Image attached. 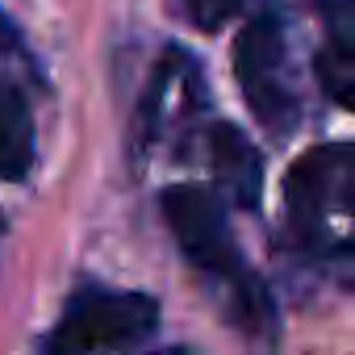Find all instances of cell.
<instances>
[{
	"instance_id": "cell-1",
	"label": "cell",
	"mask_w": 355,
	"mask_h": 355,
	"mask_svg": "<svg viewBox=\"0 0 355 355\" xmlns=\"http://www.w3.org/2000/svg\"><path fill=\"white\" fill-rule=\"evenodd\" d=\"M159 205H163V222L171 226L184 259L209 284L222 318L247 343H255L263 351L276 347V334H280L276 301H272L268 284L259 280V272L247 263L243 247L234 243L222 197L201 184H171V189H163Z\"/></svg>"
},
{
	"instance_id": "cell-2",
	"label": "cell",
	"mask_w": 355,
	"mask_h": 355,
	"mask_svg": "<svg viewBox=\"0 0 355 355\" xmlns=\"http://www.w3.org/2000/svg\"><path fill=\"white\" fill-rule=\"evenodd\" d=\"M284 247L313 268L355 263V142H318L284 175Z\"/></svg>"
},
{
	"instance_id": "cell-3",
	"label": "cell",
	"mask_w": 355,
	"mask_h": 355,
	"mask_svg": "<svg viewBox=\"0 0 355 355\" xmlns=\"http://www.w3.org/2000/svg\"><path fill=\"white\" fill-rule=\"evenodd\" d=\"M234 76H239L251 117L276 142L293 138L301 125V113H305V96H301V71H297L293 38H288V21L276 9L255 13L239 30Z\"/></svg>"
},
{
	"instance_id": "cell-4",
	"label": "cell",
	"mask_w": 355,
	"mask_h": 355,
	"mask_svg": "<svg viewBox=\"0 0 355 355\" xmlns=\"http://www.w3.org/2000/svg\"><path fill=\"white\" fill-rule=\"evenodd\" d=\"M159 326V305L146 293L88 284L71 293L63 318L51 326L42 351L46 355H105L150 338Z\"/></svg>"
},
{
	"instance_id": "cell-5",
	"label": "cell",
	"mask_w": 355,
	"mask_h": 355,
	"mask_svg": "<svg viewBox=\"0 0 355 355\" xmlns=\"http://www.w3.org/2000/svg\"><path fill=\"white\" fill-rule=\"evenodd\" d=\"M201 109H205L201 63L184 46H167L150 84H146V92H142V105H138V130H134L138 155L159 146L167 134H175L184 121H193Z\"/></svg>"
},
{
	"instance_id": "cell-6",
	"label": "cell",
	"mask_w": 355,
	"mask_h": 355,
	"mask_svg": "<svg viewBox=\"0 0 355 355\" xmlns=\"http://www.w3.org/2000/svg\"><path fill=\"white\" fill-rule=\"evenodd\" d=\"M205 155L214 167V180L230 197V205H239V209L263 205V155L239 125L214 121L205 134Z\"/></svg>"
},
{
	"instance_id": "cell-7",
	"label": "cell",
	"mask_w": 355,
	"mask_h": 355,
	"mask_svg": "<svg viewBox=\"0 0 355 355\" xmlns=\"http://www.w3.org/2000/svg\"><path fill=\"white\" fill-rule=\"evenodd\" d=\"M34 167V117L17 84L0 76V180H26Z\"/></svg>"
},
{
	"instance_id": "cell-8",
	"label": "cell",
	"mask_w": 355,
	"mask_h": 355,
	"mask_svg": "<svg viewBox=\"0 0 355 355\" xmlns=\"http://www.w3.org/2000/svg\"><path fill=\"white\" fill-rule=\"evenodd\" d=\"M313 71H318V84L326 88V96L355 113V38L351 34H334L318 51Z\"/></svg>"
},
{
	"instance_id": "cell-9",
	"label": "cell",
	"mask_w": 355,
	"mask_h": 355,
	"mask_svg": "<svg viewBox=\"0 0 355 355\" xmlns=\"http://www.w3.org/2000/svg\"><path fill=\"white\" fill-rule=\"evenodd\" d=\"M180 5H184V17L197 30H222L243 13L247 0H180Z\"/></svg>"
},
{
	"instance_id": "cell-10",
	"label": "cell",
	"mask_w": 355,
	"mask_h": 355,
	"mask_svg": "<svg viewBox=\"0 0 355 355\" xmlns=\"http://www.w3.org/2000/svg\"><path fill=\"white\" fill-rule=\"evenodd\" d=\"M26 55V42H21V30L9 21V13L0 9V59H21Z\"/></svg>"
},
{
	"instance_id": "cell-11",
	"label": "cell",
	"mask_w": 355,
	"mask_h": 355,
	"mask_svg": "<svg viewBox=\"0 0 355 355\" xmlns=\"http://www.w3.org/2000/svg\"><path fill=\"white\" fill-rule=\"evenodd\" d=\"M155 355H193V351H184V347H163V351H155Z\"/></svg>"
},
{
	"instance_id": "cell-12",
	"label": "cell",
	"mask_w": 355,
	"mask_h": 355,
	"mask_svg": "<svg viewBox=\"0 0 355 355\" xmlns=\"http://www.w3.org/2000/svg\"><path fill=\"white\" fill-rule=\"evenodd\" d=\"M0 239H5V218H0Z\"/></svg>"
}]
</instances>
